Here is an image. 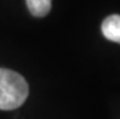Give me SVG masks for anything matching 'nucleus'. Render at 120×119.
<instances>
[{"label": "nucleus", "mask_w": 120, "mask_h": 119, "mask_svg": "<svg viewBox=\"0 0 120 119\" xmlns=\"http://www.w3.org/2000/svg\"><path fill=\"white\" fill-rule=\"evenodd\" d=\"M29 88L21 74L0 68V109L11 111L21 107L27 100Z\"/></svg>", "instance_id": "1"}, {"label": "nucleus", "mask_w": 120, "mask_h": 119, "mask_svg": "<svg viewBox=\"0 0 120 119\" xmlns=\"http://www.w3.org/2000/svg\"><path fill=\"white\" fill-rule=\"evenodd\" d=\"M102 33L105 39L120 44V15H110L103 21Z\"/></svg>", "instance_id": "2"}, {"label": "nucleus", "mask_w": 120, "mask_h": 119, "mask_svg": "<svg viewBox=\"0 0 120 119\" xmlns=\"http://www.w3.org/2000/svg\"><path fill=\"white\" fill-rule=\"evenodd\" d=\"M29 12L35 17H44L51 10L52 0H26Z\"/></svg>", "instance_id": "3"}]
</instances>
